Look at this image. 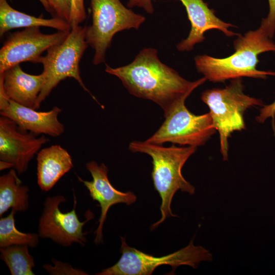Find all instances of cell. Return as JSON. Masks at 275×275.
<instances>
[{"mask_svg": "<svg viewBox=\"0 0 275 275\" xmlns=\"http://www.w3.org/2000/svg\"><path fill=\"white\" fill-rule=\"evenodd\" d=\"M129 149L134 153L147 154L152 159L151 177L154 188L161 200V218L152 225V231L168 217L177 216L172 213L171 208L173 198L177 191L180 190L190 195L195 194V187L183 177L182 169L197 147H177L174 145L164 147L146 141H135L129 144Z\"/></svg>", "mask_w": 275, "mask_h": 275, "instance_id": "cell-3", "label": "cell"}, {"mask_svg": "<svg viewBox=\"0 0 275 275\" xmlns=\"http://www.w3.org/2000/svg\"><path fill=\"white\" fill-rule=\"evenodd\" d=\"M21 129L13 120L0 117V160L10 164L18 174L26 171L29 162L49 140Z\"/></svg>", "mask_w": 275, "mask_h": 275, "instance_id": "cell-11", "label": "cell"}, {"mask_svg": "<svg viewBox=\"0 0 275 275\" xmlns=\"http://www.w3.org/2000/svg\"><path fill=\"white\" fill-rule=\"evenodd\" d=\"M29 188L22 185L17 171L11 169L0 177V216L10 208L25 212L29 206Z\"/></svg>", "mask_w": 275, "mask_h": 275, "instance_id": "cell-18", "label": "cell"}, {"mask_svg": "<svg viewBox=\"0 0 275 275\" xmlns=\"http://www.w3.org/2000/svg\"><path fill=\"white\" fill-rule=\"evenodd\" d=\"M185 101L179 103L164 117L162 124L146 142L157 145L170 142L197 147L207 142L216 131L210 113L195 115L186 107Z\"/></svg>", "mask_w": 275, "mask_h": 275, "instance_id": "cell-8", "label": "cell"}, {"mask_svg": "<svg viewBox=\"0 0 275 275\" xmlns=\"http://www.w3.org/2000/svg\"><path fill=\"white\" fill-rule=\"evenodd\" d=\"M241 78L231 79L225 88L204 91L201 100L209 107L214 128L219 133L220 151L224 160H228L229 139L235 131L245 129V112L251 107L264 106L257 98L246 95Z\"/></svg>", "mask_w": 275, "mask_h": 275, "instance_id": "cell-4", "label": "cell"}, {"mask_svg": "<svg viewBox=\"0 0 275 275\" xmlns=\"http://www.w3.org/2000/svg\"><path fill=\"white\" fill-rule=\"evenodd\" d=\"M269 12L267 17L263 18L261 24L266 28L269 37L272 38L275 32V0H268Z\"/></svg>", "mask_w": 275, "mask_h": 275, "instance_id": "cell-24", "label": "cell"}, {"mask_svg": "<svg viewBox=\"0 0 275 275\" xmlns=\"http://www.w3.org/2000/svg\"><path fill=\"white\" fill-rule=\"evenodd\" d=\"M121 256L114 265L102 269L97 275H150L159 266L172 267L173 272L180 265L196 268L203 261H211L212 256L202 246H196L191 240L185 248L172 254L155 257L127 245L125 238L120 237Z\"/></svg>", "mask_w": 275, "mask_h": 275, "instance_id": "cell-7", "label": "cell"}, {"mask_svg": "<svg viewBox=\"0 0 275 275\" xmlns=\"http://www.w3.org/2000/svg\"><path fill=\"white\" fill-rule=\"evenodd\" d=\"M16 212L11 209V213L0 219V248L14 245H26L31 248H36L39 243V235L34 233H23L15 227L14 215Z\"/></svg>", "mask_w": 275, "mask_h": 275, "instance_id": "cell-20", "label": "cell"}, {"mask_svg": "<svg viewBox=\"0 0 275 275\" xmlns=\"http://www.w3.org/2000/svg\"><path fill=\"white\" fill-rule=\"evenodd\" d=\"M105 71L118 77L130 94L157 104L164 117L207 80L205 77L194 81L184 79L162 63L153 48L143 49L127 65L114 68L106 65Z\"/></svg>", "mask_w": 275, "mask_h": 275, "instance_id": "cell-1", "label": "cell"}, {"mask_svg": "<svg viewBox=\"0 0 275 275\" xmlns=\"http://www.w3.org/2000/svg\"><path fill=\"white\" fill-rule=\"evenodd\" d=\"M29 248L26 245H14L0 249L1 258L12 275L35 274L34 258L29 253Z\"/></svg>", "mask_w": 275, "mask_h": 275, "instance_id": "cell-19", "label": "cell"}, {"mask_svg": "<svg viewBox=\"0 0 275 275\" xmlns=\"http://www.w3.org/2000/svg\"><path fill=\"white\" fill-rule=\"evenodd\" d=\"M86 28L77 25L71 28L66 38L47 50L40 63L43 66L44 84L38 96L36 109L49 96L61 81L67 77L75 79L86 92L96 100L85 86L80 76L79 63L88 44L86 41Z\"/></svg>", "mask_w": 275, "mask_h": 275, "instance_id": "cell-5", "label": "cell"}, {"mask_svg": "<svg viewBox=\"0 0 275 275\" xmlns=\"http://www.w3.org/2000/svg\"><path fill=\"white\" fill-rule=\"evenodd\" d=\"M62 111L57 106L47 112L37 111L10 100L0 89L1 116L13 120L21 129L36 135L45 134L58 137L62 134L65 127L58 120V115Z\"/></svg>", "mask_w": 275, "mask_h": 275, "instance_id": "cell-13", "label": "cell"}, {"mask_svg": "<svg viewBox=\"0 0 275 275\" xmlns=\"http://www.w3.org/2000/svg\"><path fill=\"white\" fill-rule=\"evenodd\" d=\"M234 52L224 58L206 54L196 56L195 63L198 72L213 82L242 77L266 79L268 76H275V71L257 68L260 54L275 51V43L262 24L257 30L238 35L234 41Z\"/></svg>", "mask_w": 275, "mask_h": 275, "instance_id": "cell-2", "label": "cell"}, {"mask_svg": "<svg viewBox=\"0 0 275 275\" xmlns=\"http://www.w3.org/2000/svg\"><path fill=\"white\" fill-rule=\"evenodd\" d=\"M66 201L63 195L48 197L44 203L42 214L39 220L38 232L41 238H50L63 246H68L77 243L84 245L87 242L83 227L93 218L90 210L86 212V219L80 222L76 212V199L74 195V205L72 210L62 212L59 206Z\"/></svg>", "mask_w": 275, "mask_h": 275, "instance_id": "cell-9", "label": "cell"}, {"mask_svg": "<svg viewBox=\"0 0 275 275\" xmlns=\"http://www.w3.org/2000/svg\"><path fill=\"white\" fill-rule=\"evenodd\" d=\"M127 7L128 8L138 7L143 8L149 14H152L154 12L152 0H128Z\"/></svg>", "mask_w": 275, "mask_h": 275, "instance_id": "cell-26", "label": "cell"}, {"mask_svg": "<svg viewBox=\"0 0 275 275\" xmlns=\"http://www.w3.org/2000/svg\"><path fill=\"white\" fill-rule=\"evenodd\" d=\"M69 32L46 34L34 26L13 33L0 50V74L21 62L40 63L42 53L63 41Z\"/></svg>", "mask_w": 275, "mask_h": 275, "instance_id": "cell-10", "label": "cell"}, {"mask_svg": "<svg viewBox=\"0 0 275 275\" xmlns=\"http://www.w3.org/2000/svg\"><path fill=\"white\" fill-rule=\"evenodd\" d=\"M185 8L191 23V29L187 37L177 45L180 51H189L197 44L203 42L205 33L212 29L222 32L226 36L233 37L238 34L230 30L235 25L223 21L218 18L204 0H179Z\"/></svg>", "mask_w": 275, "mask_h": 275, "instance_id": "cell-14", "label": "cell"}, {"mask_svg": "<svg viewBox=\"0 0 275 275\" xmlns=\"http://www.w3.org/2000/svg\"><path fill=\"white\" fill-rule=\"evenodd\" d=\"M52 14L68 23L70 21V2L69 0H48Z\"/></svg>", "mask_w": 275, "mask_h": 275, "instance_id": "cell-23", "label": "cell"}, {"mask_svg": "<svg viewBox=\"0 0 275 275\" xmlns=\"http://www.w3.org/2000/svg\"><path fill=\"white\" fill-rule=\"evenodd\" d=\"M274 117H275V99L274 101L268 104L264 105L260 111L258 116L256 117V120L259 123H263L268 118H271L272 119L273 129L275 134L274 126Z\"/></svg>", "mask_w": 275, "mask_h": 275, "instance_id": "cell-25", "label": "cell"}, {"mask_svg": "<svg viewBox=\"0 0 275 275\" xmlns=\"http://www.w3.org/2000/svg\"><path fill=\"white\" fill-rule=\"evenodd\" d=\"M45 26L58 31L70 32L71 28L66 20L55 17L50 19L36 17L13 8L7 0H0V35L10 30L21 28Z\"/></svg>", "mask_w": 275, "mask_h": 275, "instance_id": "cell-17", "label": "cell"}, {"mask_svg": "<svg viewBox=\"0 0 275 275\" xmlns=\"http://www.w3.org/2000/svg\"><path fill=\"white\" fill-rule=\"evenodd\" d=\"M53 265L44 264L43 268L51 275H87L88 273L82 270L73 268L70 264L56 259H52Z\"/></svg>", "mask_w": 275, "mask_h": 275, "instance_id": "cell-21", "label": "cell"}, {"mask_svg": "<svg viewBox=\"0 0 275 275\" xmlns=\"http://www.w3.org/2000/svg\"><path fill=\"white\" fill-rule=\"evenodd\" d=\"M86 168L91 173L92 180H84L79 176L77 177L89 190L92 199L98 202L101 208L99 224L94 232V241L96 244H99L103 242V226L110 207L119 203L131 205L136 201V196L130 191L125 193L116 189L109 180L108 169L103 163L99 165L97 162L91 161L86 163Z\"/></svg>", "mask_w": 275, "mask_h": 275, "instance_id": "cell-12", "label": "cell"}, {"mask_svg": "<svg viewBox=\"0 0 275 275\" xmlns=\"http://www.w3.org/2000/svg\"><path fill=\"white\" fill-rule=\"evenodd\" d=\"M70 15L69 23L71 28L79 25L86 18L84 0H69Z\"/></svg>", "mask_w": 275, "mask_h": 275, "instance_id": "cell-22", "label": "cell"}, {"mask_svg": "<svg viewBox=\"0 0 275 275\" xmlns=\"http://www.w3.org/2000/svg\"><path fill=\"white\" fill-rule=\"evenodd\" d=\"M44 84L42 73L38 75L26 73L19 64L0 74V89L6 97L18 104L35 109Z\"/></svg>", "mask_w": 275, "mask_h": 275, "instance_id": "cell-15", "label": "cell"}, {"mask_svg": "<svg viewBox=\"0 0 275 275\" xmlns=\"http://www.w3.org/2000/svg\"><path fill=\"white\" fill-rule=\"evenodd\" d=\"M37 183L42 191L50 190L73 167L69 153L60 145L40 150L37 153Z\"/></svg>", "mask_w": 275, "mask_h": 275, "instance_id": "cell-16", "label": "cell"}, {"mask_svg": "<svg viewBox=\"0 0 275 275\" xmlns=\"http://www.w3.org/2000/svg\"><path fill=\"white\" fill-rule=\"evenodd\" d=\"M38 1L41 3V4L43 5L44 8L45 9V10L47 12L52 13V11L50 7L48 0H38Z\"/></svg>", "mask_w": 275, "mask_h": 275, "instance_id": "cell-27", "label": "cell"}, {"mask_svg": "<svg viewBox=\"0 0 275 275\" xmlns=\"http://www.w3.org/2000/svg\"><path fill=\"white\" fill-rule=\"evenodd\" d=\"M92 24L86 28V41L95 51L93 63L105 62L106 50L114 35L130 29H138L145 17L124 6L120 0H90Z\"/></svg>", "mask_w": 275, "mask_h": 275, "instance_id": "cell-6", "label": "cell"}]
</instances>
